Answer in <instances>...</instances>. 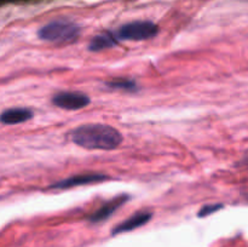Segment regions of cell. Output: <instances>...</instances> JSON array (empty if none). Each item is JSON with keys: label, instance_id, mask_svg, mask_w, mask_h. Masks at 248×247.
Wrapping results in <instances>:
<instances>
[{"label": "cell", "instance_id": "obj_1", "mask_svg": "<svg viewBox=\"0 0 248 247\" xmlns=\"http://www.w3.org/2000/svg\"><path fill=\"white\" fill-rule=\"evenodd\" d=\"M74 144L89 150H113L123 143L119 130L106 124H84L70 132Z\"/></svg>", "mask_w": 248, "mask_h": 247}, {"label": "cell", "instance_id": "obj_2", "mask_svg": "<svg viewBox=\"0 0 248 247\" xmlns=\"http://www.w3.org/2000/svg\"><path fill=\"white\" fill-rule=\"evenodd\" d=\"M80 27L69 19H55L38 31L39 39L53 44H70L80 35Z\"/></svg>", "mask_w": 248, "mask_h": 247}, {"label": "cell", "instance_id": "obj_3", "mask_svg": "<svg viewBox=\"0 0 248 247\" xmlns=\"http://www.w3.org/2000/svg\"><path fill=\"white\" fill-rule=\"evenodd\" d=\"M159 27L152 21H133L123 24L115 31L118 40L143 41L157 35Z\"/></svg>", "mask_w": 248, "mask_h": 247}, {"label": "cell", "instance_id": "obj_4", "mask_svg": "<svg viewBox=\"0 0 248 247\" xmlns=\"http://www.w3.org/2000/svg\"><path fill=\"white\" fill-rule=\"evenodd\" d=\"M52 103L64 110H79L91 103L87 94L77 91L58 92L52 97Z\"/></svg>", "mask_w": 248, "mask_h": 247}, {"label": "cell", "instance_id": "obj_5", "mask_svg": "<svg viewBox=\"0 0 248 247\" xmlns=\"http://www.w3.org/2000/svg\"><path fill=\"white\" fill-rule=\"evenodd\" d=\"M109 177L103 173H81V174H75V176L69 177V178L62 179L60 182H56L52 185H50L51 189H68L73 188V186H80V185H86V184L92 183H99Z\"/></svg>", "mask_w": 248, "mask_h": 247}, {"label": "cell", "instance_id": "obj_6", "mask_svg": "<svg viewBox=\"0 0 248 247\" xmlns=\"http://www.w3.org/2000/svg\"><path fill=\"white\" fill-rule=\"evenodd\" d=\"M153 213L148 210H142L136 212L135 215L131 216L130 218L125 219L124 222H121L120 224L116 225L115 228L111 232V235H119L123 234V232H132V230L137 229V228L143 227L147 223H149V220L152 219Z\"/></svg>", "mask_w": 248, "mask_h": 247}, {"label": "cell", "instance_id": "obj_7", "mask_svg": "<svg viewBox=\"0 0 248 247\" xmlns=\"http://www.w3.org/2000/svg\"><path fill=\"white\" fill-rule=\"evenodd\" d=\"M127 200H128V195L123 194V195H119L116 196V198L111 199V200L107 201L103 206H101V207H99L98 210H97L91 217H90V222L99 223L108 219V218L110 217V216L113 215L118 208H120Z\"/></svg>", "mask_w": 248, "mask_h": 247}, {"label": "cell", "instance_id": "obj_8", "mask_svg": "<svg viewBox=\"0 0 248 247\" xmlns=\"http://www.w3.org/2000/svg\"><path fill=\"white\" fill-rule=\"evenodd\" d=\"M33 118V111L29 108L17 107V108H9L4 110L0 116V120L4 125H17L23 124Z\"/></svg>", "mask_w": 248, "mask_h": 247}, {"label": "cell", "instance_id": "obj_9", "mask_svg": "<svg viewBox=\"0 0 248 247\" xmlns=\"http://www.w3.org/2000/svg\"><path fill=\"white\" fill-rule=\"evenodd\" d=\"M118 38L115 34L111 33H103L99 35L93 36L89 44V50L92 52H98V51L104 50V48L113 47L118 44Z\"/></svg>", "mask_w": 248, "mask_h": 247}, {"label": "cell", "instance_id": "obj_10", "mask_svg": "<svg viewBox=\"0 0 248 247\" xmlns=\"http://www.w3.org/2000/svg\"><path fill=\"white\" fill-rule=\"evenodd\" d=\"M107 86L111 89L124 90V91H136L137 90V84L133 80L130 79H115L107 82Z\"/></svg>", "mask_w": 248, "mask_h": 247}, {"label": "cell", "instance_id": "obj_11", "mask_svg": "<svg viewBox=\"0 0 248 247\" xmlns=\"http://www.w3.org/2000/svg\"><path fill=\"white\" fill-rule=\"evenodd\" d=\"M224 207L223 203H211V205H205L199 212V217H207V216L212 215V213L217 212L220 208Z\"/></svg>", "mask_w": 248, "mask_h": 247}]
</instances>
